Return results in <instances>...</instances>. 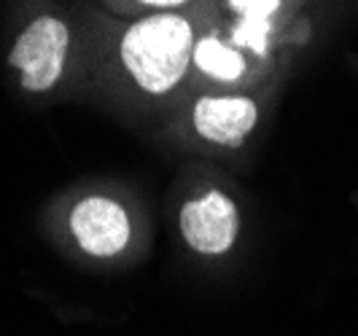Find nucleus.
<instances>
[{"label": "nucleus", "mask_w": 358, "mask_h": 336, "mask_svg": "<svg viewBox=\"0 0 358 336\" xmlns=\"http://www.w3.org/2000/svg\"><path fill=\"white\" fill-rule=\"evenodd\" d=\"M215 3L194 11L122 19L100 14L103 38L113 49L127 84L148 100L173 97L192 78V54Z\"/></svg>", "instance_id": "1"}, {"label": "nucleus", "mask_w": 358, "mask_h": 336, "mask_svg": "<svg viewBox=\"0 0 358 336\" xmlns=\"http://www.w3.org/2000/svg\"><path fill=\"white\" fill-rule=\"evenodd\" d=\"M76 30L68 14L43 11L33 17L14 38L8 65L17 71L24 92L43 94L52 92L68 71Z\"/></svg>", "instance_id": "2"}, {"label": "nucleus", "mask_w": 358, "mask_h": 336, "mask_svg": "<svg viewBox=\"0 0 358 336\" xmlns=\"http://www.w3.org/2000/svg\"><path fill=\"white\" fill-rule=\"evenodd\" d=\"M310 0H215V17L224 30L256 57L272 62L275 49Z\"/></svg>", "instance_id": "3"}, {"label": "nucleus", "mask_w": 358, "mask_h": 336, "mask_svg": "<svg viewBox=\"0 0 358 336\" xmlns=\"http://www.w3.org/2000/svg\"><path fill=\"white\" fill-rule=\"evenodd\" d=\"M267 68V59L243 49L224 30L213 8V17L208 19L205 30L199 33L194 54H192V78L215 87L213 92H237L240 84H248V78L262 75Z\"/></svg>", "instance_id": "4"}, {"label": "nucleus", "mask_w": 358, "mask_h": 336, "mask_svg": "<svg viewBox=\"0 0 358 336\" xmlns=\"http://www.w3.org/2000/svg\"><path fill=\"white\" fill-rule=\"evenodd\" d=\"M259 100L245 92H205L189 108L194 135L218 148H240L259 126Z\"/></svg>", "instance_id": "5"}, {"label": "nucleus", "mask_w": 358, "mask_h": 336, "mask_svg": "<svg viewBox=\"0 0 358 336\" xmlns=\"http://www.w3.org/2000/svg\"><path fill=\"white\" fill-rule=\"evenodd\" d=\"M68 231L87 256L110 258L132 240L129 212L106 194H87L68 212Z\"/></svg>", "instance_id": "6"}, {"label": "nucleus", "mask_w": 358, "mask_h": 336, "mask_svg": "<svg viewBox=\"0 0 358 336\" xmlns=\"http://www.w3.org/2000/svg\"><path fill=\"white\" fill-rule=\"evenodd\" d=\"M180 237L199 256H221L232 250L240 234V210L234 199L218 189L183 202L178 215Z\"/></svg>", "instance_id": "7"}, {"label": "nucleus", "mask_w": 358, "mask_h": 336, "mask_svg": "<svg viewBox=\"0 0 358 336\" xmlns=\"http://www.w3.org/2000/svg\"><path fill=\"white\" fill-rule=\"evenodd\" d=\"M215 0H100L108 14L122 19L151 17V14H176V11H194L210 6Z\"/></svg>", "instance_id": "8"}, {"label": "nucleus", "mask_w": 358, "mask_h": 336, "mask_svg": "<svg viewBox=\"0 0 358 336\" xmlns=\"http://www.w3.org/2000/svg\"><path fill=\"white\" fill-rule=\"evenodd\" d=\"M310 3H323V0H310Z\"/></svg>", "instance_id": "9"}]
</instances>
